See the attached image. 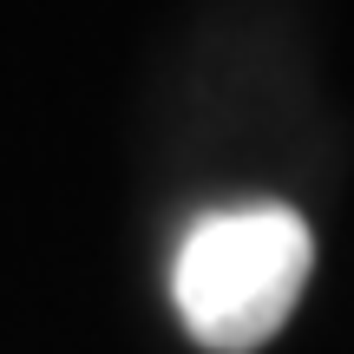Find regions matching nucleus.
Segmentation results:
<instances>
[{
  "label": "nucleus",
  "instance_id": "f257e3e1",
  "mask_svg": "<svg viewBox=\"0 0 354 354\" xmlns=\"http://www.w3.org/2000/svg\"><path fill=\"white\" fill-rule=\"evenodd\" d=\"M308 269H315V243L308 223L282 203H236L177 243L171 263V302L184 328L216 354H250L289 322L302 302Z\"/></svg>",
  "mask_w": 354,
  "mask_h": 354
}]
</instances>
